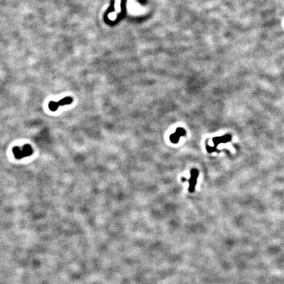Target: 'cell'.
Wrapping results in <instances>:
<instances>
[{"instance_id": "6", "label": "cell", "mask_w": 284, "mask_h": 284, "mask_svg": "<svg viewBox=\"0 0 284 284\" xmlns=\"http://www.w3.org/2000/svg\"><path fill=\"white\" fill-rule=\"evenodd\" d=\"M120 0H116V2H115V9H116V11L117 12H120Z\"/></svg>"}, {"instance_id": "1", "label": "cell", "mask_w": 284, "mask_h": 284, "mask_svg": "<svg viewBox=\"0 0 284 284\" xmlns=\"http://www.w3.org/2000/svg\"><path fill=\"white\" fill-rule=\"evenodd\" d=\"M13 153L17 159H21L27 157L33 154V149L30 145L26 144L23 147H15L13 149Z\"/></svg>"}, {"instance_id": "5", "label": "cell", "mask_w": 284, "mask_h": 284, "mask_svg": "<svg viewBox=\"0 0 284 284\" xmlns=\"http://www.w3.org/2000/svg\"><path fill=\"white\" fill-rule=\"evenodd\" d=\"M229 136H224L222 137H216L213 138V142H214V147L216 149V147L218 146L220 143H226L230 140Z\"/></svg>"}, {"instance_id": "2", "label": "cell", "mask_w": 284, "mask_h": 284, "mask_svg": "<svg viewBox=\"0 0 284 284\" xmlns=\"http://www.w3.org/2000/svg\"><path fill=\"white\" fill-rule=\"evenodd\" d=\"M73 102V99L71 97H66L65 98H63L61 99L59 101H50L49 103V105H48V107H49V109L50 111L54 112L56 111L58 108L59 107L61 106H65L66 105H70Z\"/></svg>"}, {"instance_id": "3", "label": "cell", "mask_w": 284, "mask_h": 284, "mask_svg": "<svg viewBox=\"0 0 284 284\" xmlns=\"http://www.w3.org/2000/svg\"><path fill=\"white\" fill-rule=\"evenodd\" d=\"M198 176H199V172H198L197 169L194 168L191 170V177L189 180L190 186L188 188V190L190 193H193L195 191Z\"/></svg>"}, {"instance_id": "4", "label": "cell", "mask_w": 284, "mask_h": 284, "mask_svg": "<svg viewBox=\"0 0 284 284\" xmlns=\"http://www.w3.org/2000/svg\"><path fill=\"white\" fill-rule=\"evenodd\" d=\"M186 135V130L182 128H178L176 132L170 136V140L174 143H177L181 136Z\"/></svg>"}]
</instances>
